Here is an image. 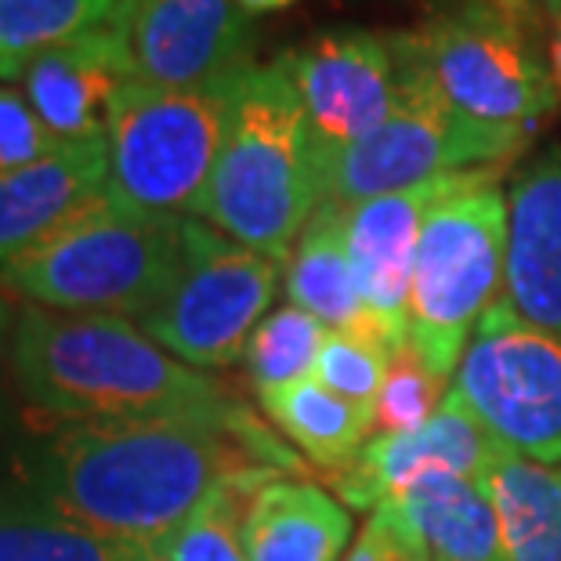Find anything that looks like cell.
Here are the masks:
<instances>
[{"label": "cell", "instance_id": "9", "mask_svg": "<svg viewBox=\"0 0 561 561\" xmlns=\"http://www.w3.org/2000/svg\"><path fill=\"white\" fill-rule=\"evenodd\" d=\"M182 272L157 312L138 322L185 366H232L247 355L257 322L272 312L283 261L229 240L207 221L185 218Z\"/></svg>", "mask_w": 561, "mask_h": 561}, {"label": "cell", "instance_id": "13", "mask_svg": "<svg viewBox=\"0 0 561 561\" xmlns=\"http://www.w3.org/2000/svg\"><path fill=\"white\" fill-rule=\"evenodd\" d=\"M471 174L474 171L435 178V182L355 203L344 210V240H348L355 286H359L369 330L391 352L410 348V290L427 214L438 199L457 193Z\"/></svg>", "mask_w": 561, "mask_h": 561}, {"label": "cell", "instance_id": "28", "mask_svg": "<svg viewBox=\"0 0 561 561\" xmlns=\"http://www.w3.org/2000/svg\"><path fill=\"white\" fill-rule=\"evenodd\" d=\"M446 391H449V380L435 377L413 348L396 352L391 355L385 388H380V396H377V435L421 432L438 413Z\"/></svg>", "mask_w": 561, "mask_h": 561}, {"label": "cell", "instance_id": "4", "mask_svg": "<svg viewBox=\"0 0 561 561\" xmlns=\"http://www.w3.org/2000/svg\"><path fill=\"white\" fill-rule=\"evenodd\" d=\"M185 218H152L102 193L62 229L0 265V290L51 312L141 322L182 272Z\"/></svg>", "mask_w": 561, "mask_h": 561}, {"label": "cell", "instance_id": "1", "mask_svg": "<svg viewBox=\"0 0 561 561\" xmlns=\"http://www.w3.org/2000/svg\"><path fill=\"white\" fill-rule=\"evenodd\" d=\"M297 457L243 405L232 413L73 424L44 460V500L116 543L163 554L225 485L279 479Z\"/></svg>", "mask_w": 561, "mask_h": 561}, {"label": "cell", "instance_id": "7", "mask_svg": "<svg viewBox=\"0 0 561 561\" xmlns=\"http://www.w3.org/2000/svg\"><path fill=\"white\" fill-rule=\"evenodd\" d=\"M388 41L399 58L396 110L359 146L327 160V203H337L344 210L355 203L435 182V178L500 167V160L515 157L533 138L529 130L468 121L402 51L396 33H388Z\"/></svg>", "mask_w": 561, "mask_h": 561}, {"label": "cell", "instance_id": "17", "mask_svg": "<svg viewBox=\"0 0 561 561\" xmlns=\"http://www.w3.org/2000/svg\"><path fill=\"white\" fill-rule=\"evenodd\" d=\"M110 185L105 138L62 141L55 152L0 174V265L37 247Z\"/></svg>", "mask_w": 561, "mask_h": 561}, {"label": "cell", "instance_id": "31", "mask_svg": "<svg viewBox=\"0 0 561 561\" xmlns=\"http://www.w3.org/2000/svg\"><path fill=\"white\" fill-rule=\"evenodd\" d=\"M485 8H496L504 11V15L525 22V26H533V0H479Z\"/></svg>", "mask_w": 561, "mask_h": 561}, {"label": "cell", "instance_id": "12", "mask_svg": "<svg viewBox=\"0 0 561 561\" xmlns=\"http://www.w3.org/2000/svg\"><path fill=\"white\" fill-rule=\"evenodd\" d=\"M135 80L160 88H196L250 66V15L236 0H121Z\"/></svg>", "mask_w": 561, "mask_h": 561}, {"label": "cell", "instance_id": "36", "mask_svg": "<svg viewBox=\"0 0 561 561\" xmlns=\"http://www.w3.org/2000/svg\"><path fill=\"white\" fill-rule=\"evenodd\" d=\"M4 77H15V73H11V69H8L4 62H0V80H4Z\"/></svg>", "mask_w": 561, "mask_h": 561}, {"label": "cell", "instance_id": "5", "mask_svg": "<svg viewBox=\"0 0 561 561\" xmlns=\"http://www.w3.org/2000/svg\"><path fill=\"white\" fill-rule=\"evenodd\" d=\"M482 167L424 221L410 290V348L449 380L489 308L507 290V196Z\"/></svg>", "mask_w": 561, "mask_h": 561}, {"label": "cell", "instance_id": "8", "mask_svg": "<svg viewBox=\"0 0 561 561\" xmlns=\"http://www.w3.org/2000/svg\"><path fill=\"white\" fill-rule=\"evenodd\" d=\"M396 37L442 99L474 124L536 135L561 102L551 62L536 51L529 26L479 0Z\"/></svg>", "mask_w": 561, "mask_h": 561}, {"label": "cell", "instance_id": "2", "mask_svg": "<svg viewBox=\"0 0 561 561\" xmlns=\"http://www.w3.org/2000/svg\"><path fill=\"white\" fill-rule=\"evenodd\" d=\"M11 369L33 405L77 424L240 410L221 385L121 316L22 305L11 327Z\"/></svg>", "mask_w": 561, "mask_h": 561}, {"label": "cell", "instance_id": "35", "mask_svg": "<svg viewBox=\"0 0 561 561\" xmlns=\"http://www.w3.org/2000/svg\"><path fill=\"white\" fill-rule=\"evenodd\" d=\"M543 8H547V15H551L554 22H561V0H543Z\"/></svg>", "mask_w": 561, "mask_h": 561}, {"label": "cell", "instance_id": "22", "mask_svg": "<svg viewBox=\"0 0 561 561\" xmlns=\"http://www.w3.org/2000/svg\"><path fill=\"white\" fill-rule=\"evenodd\" d=\"M265 416L322 471H344L359 457L366 438L374 435V421L352 402L333 396L316 377L294 380L279 391L261 396Z\"/></svg>", "mask_w": 561, "mask_h": 561}, {"label": "cell", "instance_id": "23", "mask_svg": "<svg viewBox=\"0 0 561 561\" xmlns=\"http://www.w3.org/2000/svg\"><path fill=\"white\" fill-rule=\"evenodd\" d=\"M0 561H160L62 515L47 500H0Z\"/></svg>", "mask_w": 561, "mask_h": 561}, {"label": "cell", "instance_id": "25", "mask_svg": "<svg viewBox=\"0 0 561 561\" xmlns=\"http://www.w3.org/2000/svg\"><path fill=\"white\" fill-rule=\"evenodd\" d=\"M322 341H327V327L316 316H308L305 308L297 305L272 308L257 322L243 355L257 396L279 391L286 385H294V380L316 377Z\"/></svg>", "mask_w": 561, "mask_h": 561}, {"label": "cell", "instance_id": "26", "mask_svg": "<svg viewBox=\"0 0 561 561\" xmlns=\"http://www.w3.org/2000/svg\"><path fill=\"white\" fill-rule=\"evenodd\" d=\"M391 355L396 352L385 341H377L374 333L327 330L316 363V380L322 388H330L333 396L352 402L355 410H363L377 432V396L385 388Z\"/></svg>", "mask_w": 561, "mask_h": 561}, {"label": "cell", "instance_id": "19", "mask_svg": "<svg viewBox=\"0 0 561 561\" xmlns=\"http://www.w3.org/2000/svg\"><path fill=\"white\" fill-rule=\"evenodd\" d=\"M432 561H507L496 504L482 479L432 471L399 496Z\"/></svg>", "mask_w": 561, "mask_h": 561}, {"label": "cell", "instance_id": "20", "mask_svg": "<svg viewBox=\"0 0 561 561\" xmlns=\"http://www.w3.org/2000/svg\"><path fill=\"white\" fill-rule=\"evenodd\" d=\"M286 297L327 330L374 333L355 286L344 240V207L337 203H322L316 218L305 225L301 240L294 243V254L286 261Z\"/></svg>", "mask_w": 561, "mask_h": 561}, {"label": "cell", "instance_id": "15", "mask_svg": "<svg viewBox=\"0 0 561 561\" xmlns=\"http://www.w3.org/2000/svg\"><path fill=\"white\" fill-rule=\"evenodd\" d=\"M127 80H135V66L116 15L105 26L41 51L22 66V94L58 141L105 138L110 102Z\"/></svg>", "mask_w": 561, "mask_h": 561}, {"label": "cell", "instance_id": "27", "mask_svg": "<svg viewBox=\"0 0 561 561\" xmlns=\"http://www.w3.org/2000/svg\"><path fill=\"white\" fill-rule=\"evenodd\" d=\"M272 482V479H268ZM265 482H240L218 489L163 547L160 561H250L243 551L247 500Z\"/></svg>", "mask_w": 561, "mask_h": 561}, {"label": "cell", "instance_id": "16", "mask_svg": "<svg viewBox=\"0 0 561 561\" xmlns=\"http://www.w3.org/2000/svg\"><path fill=\"white\" fill-rule=\"evenodd\" d=\"M504 297L522 319L561 337V149L511 178Z\"/></svg>", "mask_w": 561, "mask_h": 561}, {"label": "cell", "instance_id": "11", "mask_svg": "<svg viewBox=\"0 0 561 561\" xmlns=\"http://www.w3.org/2000/svg\"><path fill=\"white\" fill-rule=\"evenodd\" d=\"M279 62L301 94L322 167L359 146L399 102V58L388 37L366 30H327Z\"/></svg>", "mask_w": 561, "mask_h": 561}, {"label": "cell", "instance_id": "10", "mask_svg": "<svg viewBox=\"0 0 561 561\" xmlns=\"http://www.w3.org/2000/svg\"><path fill=\"white\" fill-rule=\"evenodd\" d=\"M453 388L500 446L561 463V337L522 319L507 297L479 322Z\"/></svg>", "mask_w": 561, "mask_h": 561}, {"label": "cell", "instance_id": "33", "mask_svg": "<svg viewBox=\"0 0 561 561\" xmlns=\"http://www.w3.org/2000/svg\"><path fill=\"white\" fill-rule=\"evenodd\" d=\"M551 73L561 91V22H554V37H551Z\"/></svg>", "mask_w": 561, "mask_h": 561}, {"label": "cell", "instance_id": "14", "mask_svg": "<svg viewBox=\"0 0 561 561\" xmlns=\"http://www.w3.org/2000/svg\"><path fill=\"white\" fill-rule=\"evenodd\" d=\"M504 449L507 446H500L460 391L449 388L438 413L421 432L366 438L359 457L333 474V489H337L341 504L355 511H377L388 500H399L405 489L432 471L485 482Z\"/></svg>", "mask_w": 561, "mask_h": 561}, {"label": "cell", "instance_id": "32", "mask_svg": "<svg viewBox=\"0 0 561 561\" xmlns=\"http://www.w3.org/2000/svg\"><path fill=\"white\" fill-rule=\"evenodd\" d=\"M236 4L243 8V15L257 19V15H272V11H283V8H290L294 0H236Z\"/></svg>", "mask_w": 561, "mask_h": 561}, {"label": "cell", "instance_id": "21", "mask_svg": "<svg viewBox=\"0 0 561 561\" xmlns=\"http://www.w3.org/2000/svg\"><path fill=\"white\" fill-rule=\"evenodd\" d=\"M507 561H561V468L504 449L485 474Z\"/></svg>", "mask_w": 561, "mask_h": 561}, {"label": "cell", "instance_id": "29", "mask_svg": "<svg viewBox=\"0 0 561 561\" xmlns=\"http://www.w3.org/2000/svg\"><path fill=\"white\" fill-rule=\"evenodd\" d=\"M58 141L51 130L44 127V121L33 113L30 99L8 83H0V174L26 167L33 160L55 152Z\"/></svg>", "mask_w": 561, "mask_h": 561}, {"label": "cell", "instance_id": "3", "mask_svg": "<svg viewBox=\"0 0 561 561\" xmlns=\"http://www.w3.org/2000/svg\"><path fill=\"white\" fill-rule=\"evenodd\" d=\"M327 203V167L286 66H247L196 218L229 240L290 261Z\"/></svg>", "mask_w": 561, "mask_h": 561}, {"label": "cell", "instance_id": "6", "mask_svg": "<svg viewBox=\"0 0 561 561\" xmlns=\"http://www.w3.org/2000/svg\"><path fill=\"white\" fill-rule=\"evenodd\" d=\"M240 77L232 73L196 88L127 80L105 116V193L152 218H196L229 130Z\"/></svg>", "mask_w": 561, "mask_h": 561}, {"label": "cell", "instance_id": "34", "mask_svg": "<svg viewBox=\"0 0 561 561\" xmlns=\"http://www.w3.org/2000/svg\"><path fill=\"white\" fill-rule=\"evenodd\" d=\"M15 327V322H11V308H8V294L0 290V341H4V333Z\"/></svg>", "mask_w": 561, "mask_h": 561}, {"label": "cell", "instance_id": "18", "mask_svg": "<svg viewBox=\"0 0 561 561\" xmlns=\"http://www.w3.org/2000/svg\"><path fill=\"white\" fill-rule=\"evenodd\" d=\"M348 540V507L312 482L272 479L247 500L243 551L250 561H341Z\"/></svg>", "mask_w": 561, "mask_h": 561}, {"label": "cell", "instance_id": "24", "mask_svg": "<svg viewBox=\"0 0 561 561\" xmlns=\"http://www.w3.org/2000/svg\"><path fill=\"white\" fill-rule=\"evenodd\" d=\"M121 0H0V62L22 80V66L113 22Z\"/></svg>", "mask_w": 561, "mask_h": 561}, {"label": "cell", "instance_id": "30", "mask_svg": "<svg viewBox=\"0 0 561 561\" xmlns=\"http://www.w3.org/2000/svg\"><path fill=\"white\" fill-rule=\"evenodd\" d=\"M348 561H432L416 525L402 511L399 500H388L369 511L359 540H355Z\"/></svg>", "mask_w": 561, "mask_h": 561}]
</instances>
